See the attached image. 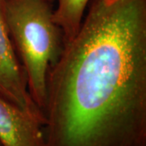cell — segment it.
Returning <instances> with one entry per match:
<instances>
[{
	"label": "cell",
	"instance_id": "cell-1",
	"mask_svg": "<svg viewBox=\"0 0 146 146\" xmlns=\"http://www.w3.org/2000/svg\"><path fill=\"white\" fill-rule=\"evenodd\" d=\"M45 146H146V0H94L50 68Z\"/></svg>",
	"mask_w": 146,
	"mask_h": 146
},
{
	"label": "cell",
	"instance_id": "cell-2",
	"mask_svg": "<svg viewBox=\"0 0 146 146\" xmlns=\"http://www.w3.org/2000/svg\"><path fill=\"white\" fill-rule=\"evenodd\" d=\"M52 4L48 0H5L4 7L6 23L25 72L29 92L42 112L48 72L63 48V33L53 19Z\"/></svg>",
	"mask_w": 146,
	"mask_h": 146
},
{
	"label": "cell",
	"instance_id": "cell-3",
	"mask_svg": "<svg viewBox=\"0 0 146 146\" xmlns=\"http://www.w3.org/2000/svg\"><path fill=\"white\" fill-rule=\"evenodd\" d=\"M5 0H0V97L45 125V115L32 99L23 66L11 39L5 20Z\"/></svg>",
	"mask_w": 146,
	"mask_h": 146
},
{
	"label": "cell",
	"instance_id": "cell-4",
	"mask_svg": "<svg viewBox=\"0 0 146 146\" xmlns=\"http://www.w3.org/2000/svg\"><path fill=\"white\" fill-rule=\"evenodd\" d=\"M0 143L3 146H45L43 125L0 97Z\"/></svg>",
	"mask_w": 146,
	"mask_h": 146
},
{
	"label": "cell",
	"instance_id": "cell-5",
	"mask_svg": "<svg viewBox=\"0 0 146 146\" xmlns=\"http://www.w3.org/2000/svg\"><path fill=\"white\" fill-rule=\"evenodd\" d=\"M53 19L63 33V45L76 35L90 0H56Z\"/></svg>",
	"mask_w": 146,
	"mask_h": 146
},
{
	"label": "cell",
	"instance_id": "cell-6",
	"mask_svg": "<svg viewBox=\"0 0 146 146\" xmlns=\"http://www.w3.org/2000/svg\"><path fill=\"white\" fill-rule=\"evenodd\" d=\"M106 2H108V3H114L115 1H117V0H106Z\"/></svg>",
	"mask_w": 146,
	"mask_h": 146
},
{
	"label": "cell",
	"instance_id": "cell-7",
	"mask_svg": "<svg viewBox=\"0 0 146 146\" xmlns=\"http://www.w3.org/2000/svg\"><path fill=\"white\" fill-rule=\"evenodd\" d=\"M48 1H50V2H51V3H54V2L55 0H48Z\"/></svg>",
	"mask_w": 146,
	"mask_h": 146
},
{
	"label": "cell",
	"instance_id": "cell-8",
	"mask_svg": "<svg viewBox=\"0 0 146 146\" xmlns=\"http://www.w3.org/2000/svg\"><path fill=\"white\" fill-rule=\"evenodd\" d=\"M0 146H3V145H1V143H0Z\"/></svg>",
	"mask_w": 146,
	"mask_h": 146
}]
</instances>
